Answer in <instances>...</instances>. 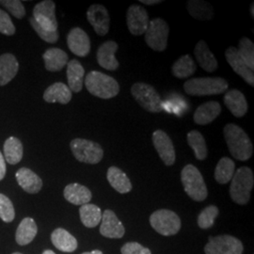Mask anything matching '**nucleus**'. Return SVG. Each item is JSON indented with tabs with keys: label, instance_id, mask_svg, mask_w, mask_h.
<instances>
[{
	"label": "nucleus",
	"instance_id": "26",
	"mask_svg": "<svg viewBox=\"0 0 254 254\" xmlns=\"http://www.w3.org/2000/svg\"><path fill=\"white\" fill-rule=\"evenodd\" d=\"M19 70V64L16 58L11 54L0 56V86H5L11 81Z\"/></svg>",
	"mask_w": 254,
	"mask_h": 254
},
{
	"label": "nucleus",
	"instance_id": "24",
	"mask_svg": "<svg viewBox=\"0 0 254 254\" xmlns=\"http://www.w3.org/2000/svg\"><path fill=\"white\" fill-rule=\"evenodd\" d=\"M64 198L74 205H84L91 200V192L87 187L74 183L66 186L64 189Z\"/></svg>",
	"mask_w": 254,
	"mask_h": 254
},
{
	"label": "nucleus",
	"instance_id": "23",
	"mask_svg": "<svg viewBox=\"0 0 254 254\" xmlns=\"http://www.w3.org/2000/svg\"><path fill=\"white\" fill-rule=\"evenodd\" d=\"M72 91L67 85L63 82H56L49 86L44 93V100L47 103H60L62 105H67L72 100Z\"/></svg>",
	"mask_w": 254,
	"mask_h": 254
},
{
	"label": "nucleus",
	"instance_id": "1",
	"mask_svg": "<svg viewBox=\"0 0 254 254\" xmlns=\"http://www.w3.org/2000/svg\"><path fill=\"white\" fill-rule=\"evenodd\" d=\"M223 135L228 148L236 160L246 161L254 154V146L248 134L235 124H228L223 129Z\"/></svg>",
	"mask_w": 254,
	"mask_h": 254
},
{
	"label": "nucleus",
	"instance_id": "16",
	"mask_svg": "<svg viewBox=\"0 0 254 254\" xmlns=\"http://www.w3.org/2000/svg\"><path fill=\"white\" fill-rule=\"evenodd\" d=\"M119 49L118 44L114 41H107L102 44L96 53L97 63L108 71H116L120 66L115 53Z\"/></svg>",
	"mask_w": 254,
	"mask_h": 254
},
{
	"label": "nucleus",
	"instance_id": "37",
	"mask_svg": "<svg viewBox=\"0 0 254 254\" xmlns=\"http://www.w3.org/2000/svg\"><path fill=\"white\" fill-rule=\"evenodd\" d=\"M238 55L241 57V59L244 61L248 67L251 70H254V43L247 37L242 38L239 41Z\"/></svg>",
	"mask_w": 254,
	"mask_h": 254
},
{
	"label": "nucleus",
	"instance_id": "40",
	"mask_svg": "<svg viewBox=\"0 0 254 254\" xmlns=\"http://www.w3.org/2000/svg\"><path fill=\"white\" fill-rule=\"evenodd\" d=\"M29 23L33 27V29L36 31L38 36L40 37L42 40H44L45 42L49 43V44H56L58 42V40L60 38L59 31H54V32L47 31L45 28L39 26L33 17L29 18Z\"/></svg>",
	"mask_w": 254,
	"mask_h": 254
},
{
	"label": "nucleus",
	"instance_id": "41",
	"mask_svg": "<svg viewBox=\"0 0 254 254\" xmlns=\"http://www.w3.org/2000/svg\"><path fill=\"white\" fill-rule=\"evenodd\" d=\"M0 5L8 9L17 19H22L26 15V9L19 0H0Z\"/></svg>",
	"mask_w": 254,
	"mask_h": 254
},
{
	"label": "nucleus",
	"instance_id": "22",
	"mask_svg": "<svg viewBox=\"0 0 254 254\" xmlns=\"http://www.w3.org/2000/svg\"><path fill=\"white\" fill-rule=\"evenodd\" d=\"M194 55L198 64L205 72L213 73L218 69V61L204 41L198 42L194 49Z\"/></svg>",
	"mask_w": 254,
	"mask_h": 254
},
{
	"label": "nucleus",
	"instance_id": "38",
	"mask_svg": "<svg viewBox=\"0 0 254 254\" xmlns=\"http://www.w3.org/2000/svg\"><path fill=\"white\" fill-rule=\"evenodd\" d=\"M219 214V210L216 205H209L200 212L198 217V225L201 229H208L214 225L215 219Z\"/></svg>",
	"mask_w": 254,
	"mask_h": 254
},
{
	"label": "nucleus",
	"instance_id": "42",
	"mask_svg": "<svg viewBox=\"0 0 254 254\" xmlns=\"http://www.w3.org/2000/svg\"><path fill=\"white\" fill-rule=\"evenodd\" d=\"M15 31L16 28L9 14L6 11L0 9V33L7 36H11L15 33Z\"/></svg>",
	"mask_w": 254,
	"mask_h": 254
},
{
	"label": "nucleus",
	"instance_id": "36",
	"mask_svg": "<svg viewBox=\"0 0 254 254\" xmlns=\"http://www.w3.org/2000/svg\"><path fill=\"white\" fill-rule=\"evenodd\" d=\"M79 215L83 225L88 228L96 227L102 219L101 209L97 205L91 203L81 205L79 208Z\"/></svg>",
	"mask_w": 254,
	"mask_h": 254
},
{
	"label": "nucleus",
	"instance_id": "11",
	"mask_svg": "<svg viewBox=\"0 0 254 254\" xmlns=\"http://www.w3.org/2000/svg\"><path fill=\"white\" fill-rule=\"evenodd\" d=\"M33 18L39 26L47 31H58V21L56 17V4L51 0H44L38 3L33 9Z\"/></svg>",
	"mask_w": 254,
	"mask_h": 254
},
{
	"label": "nucleus",
	"instance_id": "6",
	"mask_svg": "<svg viewBox=\"0 0 254 254\" xmlns=\"http://www.w3.org/2000/svg\"><path fill=\"white\" fill-rule=\"evenodd\" d=\"M131 93L139 106L148 112L159 113L162 111L161 97L152 85L142 82L135 83L131 87Z\"/></svg>",
	"mask_w": 254,
	"mask_h": 254
},
{
	"label": "nucleus",
	"instance_id": "34",
	"mask_svg": "<svg viewBox=\"0 0 254 254\" xmlns=\"http://www.w3.org/2000/svg\"><path fill=\"white\" fill-rule=\"evenodd\" d=\"M236 173V164L229 157H222L218 161L215 170V179L220 185L231 181Z\"/></svg>",
	"mask_w": 254,
	"mask_h": 254
},
{
	"label": "nucleus",
	"instance_id": "39",
	"mask_svg": "<svg viewBox=\"0 0 254 254\" xmlns=\"http://www.w3.org/2000/svg\"><path fill=\"white\" fill-rule=\"evenodd\" d=\"M14 217L15 212L11 200L4 194L0 193V218L9 223L14 219Z\"/></svg>",
	"mask_w": 254,
	"mask_h": 254
},
{
	"label": "nucleus",
	"instance_id": "7",
	"mask_svg": "<svg viewBox=\"0 0 254 254\" xmlns=\"http://www.w3.org/2000/svg\"><path fill=\"white\" fill-rule=\"evenodd\" d=\"M70 148L76 160L82 163L98 164L104 157V150L102 146L85 138H74Z\"/></svg>",
	"mask_w": 254,
	"mask_h": 254
},
{
	"label": "nucleus",
	"instance_id": "47",
	"mask_svg": "<svg viewBox=\"0 0 254 254\" xmlns=\"http://www.w3.org/2000/svg\"><path fill=\"white\" fill-rule=\"evenodd\" d=\"M251 14L253 17H254V3H253L251 6Z\"/></svg>",
	"mask_w": 254,
	"mask_h": 254
},
{
	"label": "nucleus",
	"instance_id": "3",
	"mask_svg": "<svg viewBox=\"0 0 254 254\" xmlns=\"http://www.w3.org/2000/svg\"><path fill=\"white\" fill-rule=\"evenodd\" d=\"M227 80L222 77H195L184 84V90L190 96H210L226 92Z\"/></svg>",
	"mask_w": 254,
	"mask_h": 254
},
{
	"label": "nucleus",
	"instance_id": "9",
	"mask_svg": "<svg viewBox=\"0 0 254 254\" xmlns=\"http://www.w3.org/2000/svg\"><path fill=\"white\" fill-rule=\"evenodd\" d=\"M170 27L162 18L150 20L146 29L145 43L151 49L157 52H163L168 46Z\"/></svg>",
	"mask_w": 254,
	"mask_h": 254
},
{
	"label": "nucleus",
	"instance_id": "44",
	"mask_svg": "<svg viewBox=\"0 0 254 254\" xmlns=\"http://www.w3.org/2000/svg\"><path fill=\"white\" fill-rule=\"evenodd\" d=\"M6 174V162L3 154L0 152V181H2Z\"/></svg>",
	"mask_w": 254,
	"mask_h": 254
},
{
	"label": "nucleus",
	"instance_id": "14",
	"mask_svg": "<svg viewBox=\"0 0 254 254\" xmlns=\"http://www.w3.org/2000/svg\"><path fill=\"white\" fill-rule=\"evenodd\" d=\"M87 19L99 36H105L109 33L110 18L105 6L100 4L91 5L87 11Z\"/></svg>",
	"mask_w": 254,
	"mask_h": 254
},
{
	"label": "nucleus",
	"instance_id": "19",
	"mask_svg": "<svg viewBox=\"0 0 254 254\" xmlns=\"http://www.w3.org/2000/svg\"><path fill=\"white\" fill-rule=\"evenodd\" d=\"M221 106L217 101H209L201 104L196 109L193 120L196 125L206 126L218 118L221 113Z\"/></svg>",
	"mask_w": 254,
	"mask_h": 254
},
{
	"label": "nucleus",
	"instance_id": "48",
	"mask_svg": "<svg viewBox=\"0 0 254 254\" xmlns=\"http://www.w3.org/2000/svg\"><path fill=\"white\" fill-rule=\"evenodd\" d=\"M56 254L54 252H52V251H50V250H47L46 252H44V254Z\"/></svg>",
	"mask_w": 254,
	"mask_h": 254
},
{
	"label": "nucleus",
	"instance_id": "18",
	"mask_svg": "<svg viewBox=\"0 0 254 254\" xmlns=\"http://www.w3.org/2000/svg\"><path fill=\"white\" fill-rule=\"evenodd\" d=\"M100 234L108 238H122L125 236L126 230L116 214L107 209L102 215Z\"/></svg>",
	"mask_w": 254,
	"mask_h": 254
},
{
	"label": "nucleus",
	"instance_id": "43",
	"mask_svg": "<svg viewBox=\"0 0 254 254\" xmlns=\"http://www.w3.org/2000/svg\"><path fill=\"white\" fill-rule=\"evenodd\" d=\"M121 252L123 254H152L149 249L136 242L127 243L126 245L123 246Z\"/></svg>",
	"mask_w": 254,
	"mask_h": 254
},
{
	"label": "nucleus",
	"instance_id": "5",
	"mask_svg": "<svg viewBox=\"0 0 254 254\" xmlns=\"http://www.w3.org/2000/svg\"><path fill=\"white\" fill-rule=\"evenodd\" d=\"M181 181L186 193L195 201H202L208 196V191L200 171L192 164L187 165L181 172Z\"/></svg>",
	"mask_w": 254,
	"mask_h": 254
},
{
	"label": "nucleus",
	"instance_id": "20",
	"mask_svg": "<svg viewBox=\"0 0 254 254\" xmlns=\"http://www.w3.org/2000/svg\"><path fill=\"white\" fill-rule=\"evenodd\" d=\"M223 101L227 109L236 118L245 116L246 113L248 112L249 106L245 95L238 90L233 89L226 91Z\"/></svg>",
	"mask_w": 254,
	"mask_h": 254
},
{
	"label": "nucleus",
	"instance_id": "35",
	"mask_svg": "<svg viewBox=\"0 0 254 254\" xmlns=\"http://www.w3.org/2000/svg\"><path fill=\"white\" fill-rule=\"evenodd\" d=\"M188 143L194 151L198 160H204L208 155L205 138L198 130H192L188 133Z\"/></svg>",
	"mask_w": 254,
	"mask_h": 254
},
{
	"label": "nucleus",
	"instance_id": "29",
	"mask_svg": "<svg viewBox=\"0 0 254 254\" xmlns=\"http://www.w3.org/2000/svg\"><path fill=\"white\" fill-rule=\"evenodd\" d=\"M53 245L64 253H73L77 248V241L68 231L63 228L56 229L51 235Z\"/></svg>",
	"mask_w": 254,
	"mask_h": 254
},
{
	"label": "nucleus",
	"instance_id": "31",
	"mask_svg": "<svg viewBox=\"0 0 254 254\" xmlns=\"http://www.w3.org/2000/svg\"><path fill=\"white\" fill-rule=\"evenodd\" d=\"M187 6L189 13L193 18L199 21H209L214 17V9L207 1L190 0Z\"/></svg>",
	"mask_w": 254,
	"mask_h": 254
},
{
	"label": "nucleus",
	"instance_id": "21",
	"mask_svg": "<svg viewBox=\"0 0 254 254\" xmlns=\"http://www.w3.org/2000/svg\"><path fill=\"white\" fill-rule=\"evenodd\" d=\"M15 176L19 186L27 193L36 194L43 188L42 179L27 168L19 169Z\"/></svg>",
	"mask_w": 254,
	"mask_h": 254
},
{
	"label": "nucleus",
	"instance_id": "46",
	"mask_svg": "<svg viewBox=\"0 0 254 254\" xmlns=\"http://www.w3.org/2000/svg\"><path fill=\"white\" fill-rule=\"evenodd\" d=\"M103 254V253L101 252V251H93V252H91V253H84V254Z\"/></svg>",
	"mask_w": 254,
	"mask_h": 254
},
{
	"label": "nucleus",
	"instance_id": "4",
	"mask_svg": "<svg viewBox=\"0 0 254 254\" xmlns=\"http://www.w3.org/2000/svg\"><path fill=\"white\" fill-rule=\"evenodd\" d=\"M254 185L253 171L248 167H241L236 171L230 187L232 200L237 204L245 205L251 199V192Z\"/></svg>",
	"mask_w": 254,
	"mask_h": 254
},
{
	"label": "nucleus",
	"instance_id": "15",
	"mask_svg": "<svg viewBox=\"0 0 254 254\" xmlns=\"http://www.w3.org/2000/svg\"><path fill=\"white\" fill-rule=\"evenodd\" d=\"M67 45L73 54L77 57H87L91 52V40L80 27H73L67 36Z\"/></svg>",
	"mask_w": 254,
	"mask_h": 254
},
{
	"label": "nucleus",
	"instance_id": "28",
	"mask_svg": "<svg viewBox=\"0 0 254 254\" xmlns=\"http://www.w3.org/2000/svg\"><path fill=\"white\" fill-rule=\"evenodd\" d=\"M107 178L110 186L121 194H127L132 190V184L127 174L121 169L113 166L110 167L107 173Z\"/></svg>",
	"mask_w": 254,
	"mask_h": 254
},
{
	"label": "nucleus",
	"instance_id": "45",
	"mask_svg": "<svg viewBox=\"0 0 254 254\" xmlns=\"http://www.w3.org/2000/svg\"><path fill=\"white\" fill-rule=\"evenodd\" d=\"M140 3H142V4H145V5H156V4H159V3H161L162 1L161 0H140L139 1Z\"/></svg>",
	"mask_w": 254,
	"mask_h": 254
},
{
	"label": "nucleus",
	"instance_id": "17",
	"mask_svg": "<svg viewBox=\"0 0 254 254\" xmlns=\"http://www.w3.org/2000/svg\"><path fill=\"white\" fill-rule=\"evenodd\" d=\"M225 59L234 72L241 76L248 84L254 86V73L248 65L244 63L241 57L238 55L237 48L234 46L228 47L225 51Z\"/></svg>",
	"mask_w": 254,
	"mask_h": 254
},
{
	"label": "nucleus",
	"instance_id": "30",
	"mask_svg": "<svg viewBox=\"0 0 254 254\" xmlns=\"http://www.w3.org/2000/svg\"><path fill=\"white\" fill-rule=\"evenodd\" d=\"M38 232L36 222L31 218H24L19 224L15 239L19 245L26 246L33 241Z\"/></svg>",
	"mask_w": 254,
	"mask_h": 254
},
{
	"label": "nucleus",
	"instance_id": "25",
	"mask_svg": "<svg viewBox=\"0 0 254 254\" xmlns=\"http://www.w3.org/2000/svg\"><path fill=\"white\" fill-rule=\"evenodd\" d=\"M45 67L49 72H59L68 64V55L60 48H49L43 55Z\"/></svg>",
	"mask_w": 254,
	"mask_h": 254
},
{
	"label": "nucleus",
	"instance_id": "10",
	"mask_svg": "<svg viewBox=\"0 0 254 254\" xmlns=\"http://www.w3.org/2000/svg\"><path fill=\"white\" fill-rule=\"evenodd\" d=\"M243 250L242 242L231 236L210 237L204 247L205 254H242Z\"/></svg>",
	"mask_w": 254,
	"mask_h": 254
},
{
	"label": "nucleus",
	"instance_id": "12",
	"mask_svg": "<svg viewBox=\"0 0 254 254\" xmlns=\"http://www.w3.org/2000/svg\"><path fill=\"white\" fill-rule=\"evenodd\" d=\"M150 22L148 12L140 5H131L127 13V24L128 30L134 36H141L145 33Z\"/></svg>",
	"mask_w": 254,
	"mask_h": 254
},
{
	"label": "nucleus",
	"instance_id": "32",
	"mask_svg": "<svg viewBox=\"0 0 254 254\" xmlns=\"http://www.w3.org/2000/svg\"><path fill=\"white\" fill-rule=\"evenodd\" d=\"M4 159L10 165L18 164L24 154L23 144L17 137L10 136L6 139L4 143Z\"/></svg>",
	"mask_w": 254,
	"mask_h": 254
},
{
	"label": "nucleus",
	"instance_id": "8",
	"mask_svg": "<svg viewBox=\"0 0 254 254\" xmlns=\"http://www.w3.org/2000/svg\"><path fill=\"white\" fill-rule=\"evenodd\" d=\"M150 223L162 236L176 235L181 229V219L178 215L168 209H160L154 212L150 217Z\"/></svg>",
	"mask_w": 254,
	"mask_h": 254
},
{
	"label": "nucleus",
	"instance_id": "33",
	"mask_svg": "<svg viewBox=\"0 0 254 254\" xmlns=\"http://www.w3.org/2000/svg\"><path fill=\"white\" fill-rule=\"evenodd\" d=\"M197 66L194 63L190 55H184L180 57L172 67L173 76L179 79H185L190 77L196 72Z\"/></svg>",
	"mask_w": 254,
	"mask_h": 254
},
{
	"label": "nucleus",
	"instance_id": "2",
	"mask_svg": "<svg viewBox=\"0 0 254 254\" xmlns=\"http://www.w3.org/2000/svg\"><path fill=\"white\" fill-rule=\"evenodd\" d=\"M85 86L91 94L101 99L114 98L120 92L117 80L98 71H91L86 75Z\"/></svg>",
	"mask_w": 254,
	"mask_h": 254
},
{
	"label": "nucleus",
	"instance_id": "27",
	"mask_svg": "<svg viewBox=\"0 0 254 254\" xmlns=\"http://www.w3.org/2000/svg\"><path fill=\"white\" fill-rule=\"evenodd\" d=\"M85 70L77 60H72L67 64L68 87L73 92H80L83 88Z\"/></svg>",
	"mask_w": 254,
	"mask_h": 254
},
{
	"label": "nucleus",
	"instance_id": "13",
	"mask_svg": "<svg viewBox=\"0 0 254 254\" xmlns=\"http://www.w3.org/2000/svg\"><path fill=\"white\" fill-rule=\"evenodd\" d=\"M153 144L166 166H173L176 160L173 140L163 130H155L153 133Z\"/></svg>",
	"mask_w": 254,
	"mask_h": 254
},
{
	"label": "nucleus",
	"instance_id": "49",
	"mask_svg": "<svg viewBox=\"0 0 254 254\" xmlns=\"http://www.w3.org/2000/svg\"><path fill=\"white\" fill-rule=\"evenodd\" d=\"M20 254V253H14V254Z\"/></svg>",
	"mask_w": 254,
	"mask_h": 254
}]
</instances>
